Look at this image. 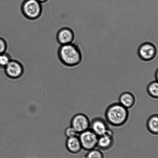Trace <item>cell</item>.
<instances>
[{"instance_id": "obj_1", "label": "cell", "mask_w": 158, "mask_h": 158, "mask_svg": "<svg viewBox=\"0 0 158 158\" xmlns=\"http://www.w3.org/2000/svg\"><path fill=\"white\" fill-rule=\"evenodd\" d=\"M58 55L60 62L69 67L78 66L83 59L80 46L74 42L60 46L58 49Z\"/></svg>"}, {"instance_id": "obj_2", "label": "cell", "mask_w": 158, "mask_h": 158, "mask_svg": "<svg viewBox=\"0 0 158 158\" xmlns=\"http://www.w3.org/2000/svg\"><path fill=\"white\" fill-rule=\"evenodd\" d=\"M105 117L107 123L116 127H120L126 123L129 117L128 109L119 103H114L106 108Z\"/></svg>"}, {"instance_id": "obj_3", "label": "cell", "mask_w": 158, "mask_h": 158, "mask_svg": "<svg viewBox=\"0 0 158 158\" xmlns=\"http://www.w3.org/2000/svg\"><path fill=\"white\" fill-rule=\"evenodd\" d=\"M21 9L23 16L31 21L39 18L43 12L42 4L37 0H24Z\"/></svg>"}, {"instance_id": "obj_4", "label": "cell", "mask_w": 158, "mask_h": 158, "mask_svg": "<svg viewBox=\"0 0 158 158\" xmlns=\"http://www.w3.org/2000/svg\"><path fill=\"white\" fill-rule=\"evenodd\" d=\"M78 137L82 149L88 151L97 147L98 136L90 129L80 133Z\"/></svg>"}, {"instance_id": "obj_5", "label": "cell", "mask_w": 158, "mask_h": 158, "mask_svg": "<svg viewBox=\"0 0 158 158\" xmlns=\"http://www.w3.org/2000/svg\"><path fill=\"white\" fill-rule=\"evenodd\" d=\"M4 69L6 75L12 80L18 79L24 73V69L22 63L12 59Z\"/></svg>"}, {"instance_id": "obj_6", "label": "cell", "mask_w": 158, "mask_h": 158, "mask_svg": "<svg viewBox=\"0 0 158 158\" xmlns=\"http://www.w3.org/2000/svg\"><path fill=\"white\" fill-rule=\"evenodd\" d=\"M138 55L141 60L144 62L152 61L157 55V50L153 43L146 42L142 43L139 46Z\"/></svg>"}, {"instance_id": "obj_7", "label": "cell", "mask_w": 158, "mask_h": 158, "mask_svg": "<svg viewBox=\"0 0 158 158\" xmlns=\"http://www.w3.org/2000/svg\"><path fill=\"white\" fill-rule=\"evenodd\" d=\"M70 124V126L79 134L89 129L90 121L86 114L80 113L72 117Z\"/></svg>"}, {"instance_id": "obj_8", "label": "cell", "mask_w": 158, "mask_h": 158, "mask_svg": "<svg viewBox=\"0 0 158 158\" xmlns=\"http://www.w3.org/2000/svg\"><path fill=\"white\" fill-rule=\"evenodd\" d=\"M75 39V33L70 28H62L57 32V41L61 45L73 43Z\"/></svg>"}, {"instance_id": "obj_9", "label": "cell", "mask_w": 158, "mask_h": 158, "mask_svg": "<svg viewBox=\"0 0 158 158\" xmlns=\"http://www.w3.org/2000/svg\"><path fill=\"white\" fill-rule=\"evenodd\" d=\"M114 133L109 129L105 134L98 137L97 147L103 151H107L112 147L114 143Z\"/></svg>"}, {"instance_id": "obj_10", "label": "cell", "mask_w": 158, "mask_h": 158, "mask_svg": "<svg viewBox=\"0 0 158 158\" xmlns=\"http://www.w3.org/2000/svg\"><path fill=\"white\" fill-rule=\"evenodd\" d=\"M100 137L106 133L109 129L106 121L100 117H97L90 122V128Z\"/></svg>"}, {"instance_id": "obj_11", "label": "cell", "mask_w": 158, "mask_h": 158, "mask_svg": "<svg viewBox=\"0 0 158 158\" xmlns=\"http://www.w3.org/2000/svg\"><path fill=\"white\" fill-rule=\"evenodd\" d=\"M65 146L67 151L72 154H78L82 149L81 143L78 136L67 138Z\"/></svg>"}, {"instance_id": "obj_12", "label": "cell", "mask_w": 158, "mask_h": 158, "mask_svg": "<svg viewBox=\"0 0 158 158\" xmlns=\"http://www.w3.org/2000/svg\"><path fill=\"white\" fill-rule=\"evenodd\" d=\"M135 103V96L131 92L122 93L119 97V103L127 109L134 107Z\"/></svg>"}, {"instance_id": "obj_13", "label": "cell", "mask_w": 158, "mask_h": 158, "mask_svg": "<svg viewBox=\"0 0 158 158\" xmlns=\"http://www.w3.org/2000/svg\"><path fill=\"white\" fill-rule=\"evenodd\" d=\"M148 131L151 134L157 135L158 134V115L154 114L149 117L147 122Z\"/></svg>"}, {"instance_id": "obj_14", "label": "cell", "mask_w": 158, "mask_h": 158, "mask_svg": "<svg viewBox=\"0 0 158 158\" xmlns=\"http://www.w3.org/2000/svg\"><path fill=\"white\" fill-rule=\"evenodd\" d=\"M147 91L150 96L157 99L158 97V81L156 80L150 83L147 88Z\"/></svg>"}, {"instance_id": "obj_15", "label": "cell", "mask_w": 158, "mask_h": 158, "mask_svg": "<svg viewBox=\"0 0 158 158\" xmlns=\"http://www.w3.org/2000/svg\"><path fill=\"white\" fill-rule=\"evenodd\" d=\"M12 59L11 55L7 52L0 54V69H4Z\"/></svg>"}, {"instance_id": "obj_16", "label": "cell", "mask_w": 158, "mask_h": 158, "mask_svg": "<svg viewBox=\"0 0 158 158\" xmlns=\"http://www.w3.org/2000/svg\"><path fill=\"white\" fill-rule=\"evenodd\" d=\"M86 158H103V154L100 149L94 148L88 151Z\"/></svg>"}, {"instance_id": "obj_17", "label": "cell", "mask_w": 158, "mask_h": 158, "mask_svg": "<svg viewBox=\"0 0 158 158\" xmlns=\"http://www.w3.org/2000/svg\"><path fill=\"white\" fill-rule=\"evenodd\" d=\"M64 134L67 138L78 136V134L72 127L69 126L66 128L64 131Z\"/></svg>"}, {"instance_id": "obj_18", "label": "cell", "mask_w": 158, "mask_h": 158, "mask_svg": "<svg viewBox=\"0 0 158 158\" xmlns=\"http://www.w3.org/2000/svg\"><path fill=\"white\" fill-rule=\"evenodd\" d=\"M8 46L7 41L2 37H0V54L7 52Z\"/></svg>"}, {"instance_id": "obj_19", "label": "cell", "mask_w": 158, "mask_h": 158, "mask_svg": "<svg viewBox=\"0 0 158 158\" xmlns=\"http://www.w3.org/2000/svg\"><path fill=\"white\" fill-rule=\"evenodd\" d=\"M37 1L39 2L42 4H43V3L47 2L49 0H37Z\"/></svg>"}, {"instance_id": "obj_20", "label": "cell", "mask_w": 158, "mask_h": 158, "mask_svg": "<svg viewBox=\"0 0 158 158\" xmlns=\"http://www.w3.org/2000/svg\"><path fill=\"white\" fill-rule=\"evenodd\" d=\"M155 77L156 79V81H158V70L156 71V72L155 73Z\"/></svg>"}, {"instance_id": "obj_21", "label": "cell", "mask_w": 158, "mask_h": 158, "mask_svg": "<svg viewBox=\"0 0 158 158\" xmlns=\"http://www.w3.org/2000/svg\"><path fill=\"white\" fill-rule=\"evenodd\" d=\"M81 158H86V157H85V156H83V157H82Z\"/></svg>"}]
</instances>
